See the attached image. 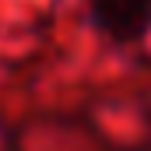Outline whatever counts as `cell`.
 <instances>
[{
	"label": "cell",
	"instance_id": "cell-1",
	"mask_svg": "<svg viewBox=\"0 0 151 151\" xmlns=\"http://www.w3.org/2000/svg\"><path fill=\"white\" fill-rule=\"evenodd\" d=\"M99 35L116 46H137L151 35V0H84Z\"/></svg>",
	"mask_w": 151,
	"mask_h": 151
}]
</instances>
